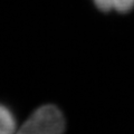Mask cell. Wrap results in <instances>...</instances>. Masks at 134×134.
Listing matches in <instances>:
<instances>
[{"instance_id": "obj_3", "label": "cell", "mask_w": 134, "mask_h": 134, "mask_svg": "<svg viewBox=\"0 0 134 134\" xmlns=\"http://www.w3.org/2000/svg\"><path fill=\"white\" fill-rule=\"evenodd\" d=\"M17 129V122L14 114L8 107L0 104V134L14 133Z\"/></svg>"}, {"instance_id": "obj_1", "label": "cell", "mask_w": 134, "mask_h": 134, "mask_svg": "<svg viewBox=\"0 0 134 134\" xmlns=\"http://www.w3.org/2000/svg\"><path fill=\"white\" fill-rule=\"evenodd\" d=\"M66 121L62 111L47 104L35 110L21 124L19 133L24 134H59L64 132Z\"/></svg>"}, {"instance_id": "obj_2", "label": "cell", "mask_w": 134, "mask_h": 134, "mask_svg": "<svg viewBox=\"0 0 134 134\" xmlns=\"http://www.w3.org/2000/svg\"><path fill=\"white\" fill-rule=\"evenodd\" d=\"M98 9L103 11L127 12L134 8V0H93Z\"/></svg>"}]
</instances>
